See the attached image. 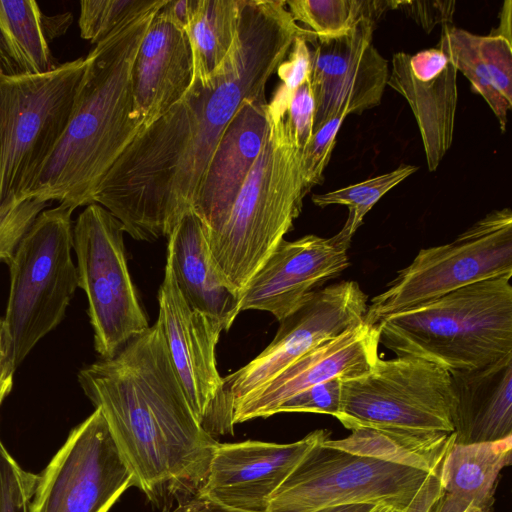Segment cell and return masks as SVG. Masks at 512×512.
Masks as SVG:
<instances>
[{
	"instance_id": "cell-29",
	"label": "cell",
	"mask_w": 512,
	"mask_h": 512,
	"mask_svg": "<svg viewBox=\"0 0 512 512\" xmlns=\"http://www.w3.org/2000/svg\"><path fill=\"white\" fill-rule=\"evenodd\" d=\"M480 36L451 25L442 28L438 49L470 81L472 89L480 94L495 114L502 132L506 130L509 104L495 88L482 58Z\"/></svg>"
},
{
	"instance_id": "cell-39",
	"label": "cell",
	"mask_w": 512,
	"mask_h": 512,
	"mask_svg": "<svg viewBox=\"0 0 512 512\" xmlns=\"http://www.w3.org/2000/svg\"><path fill=\"white\" fill-rule=\"evenodd\" d=\"M456 2L451 0L432 1H390L391 9H400L412 18L427 33L436 25H450L452 23Z\"/></svg>"
},
{
	"instance_id": "cell-38",
	"label": "cell",
	"mask_w": 512,
	"mask_h": 512,
	"mask_svg": "<svg viewBox=\"0 0 512 512\" xmlns=\"http://www.w3.org/2000/svg\"><path fill=\"white\" fill-rule=\"evenodd\" d=\"M314 115L315 102L309 77L293 92L286 111L287 119L302 150L313 136Z\"/></svg>"
},
{
	"instance_id": "cell-8",
	"label": "cell",
	"mask_w": 512,
	"mask_h": 512,
	"mask_svg": "<svg viewBox=\"0 0 512 512\" xmlns=\"http://www.w3.org/2000/svg\"><path fill=\"white\" fill-rule=\"evenodd\" d=\"M512 276V212L494 210L444 245L421 249L367 306L364 321L434 300L467 285Z\"/></svg>"
},
{
	"instance_id": "cell-32",
	"label": "cell",
	"mask_w": 512,
	"mask_h": 512,
	"mask_svg": "<svg viewBox=\"0 0 512 512\" xmlns=\"http://www.w3.org/2000/svg\"><path fill=\"white\" fill-rule=\"evenodd\" d=\"M37 475L25 471L0 439V512H30Z\"/></svg>"
},
{
	"instance_id": "cell-4",
	"label": "cell",
	"mask_w": 512,
	"mask_h": 512,
	"mask_svg": "<svg viewBox=\"0 0 512 512\" xmlns=\"http://www.w3.org/2000/svg\"><path fill=\"white\" fill-rule=\"evenodd\" d=\"M267 113L269 128L261 152L224 223L206 239L220 279L240 298L293 228L309 192L302 175V148L286 113L269 106Z\"/></svg>"
},
{
	"instance_id": "cell-17",
	"label": "cell",
	"mask_w": 512,
	"mask_h": 512,
	"mask_svg": "<svg viewBox=\"0 0 512 512\" xmlns=\"http://www.w3.org/2000/svg\"><path fill=\"white\" fill-rule=\"evenodd\" d=\"M350 245L337 234L282 239L245 287L240 311H266L280 322L350 265Z\"/></svg>"
},
{
	"instance_id": "cell-7",
	"label": "cell",
	"mask_w": 512,
	"mask_h": 512,
	"mask_svg": "<svg viewBox=\"0 0 512 512\" xmlns=\"http://www.w3.org/2000/svg\"><path fill=\"white\" fill-rule=\"evenodd\" d=\"M85 58L42 74L0 72V216L15 209L67 126Z\"/></svg>"
},
{
	"instance_id": "cell-18",
	"label": "cell",
	"mask_w": 512,
	"mask_h": 512,
	"mask_svg": "<svg viewBox=\"0 0 512 512\" xmlns=\"http://www.w3.org/2000/svg\"><path fill=\"white\" fill-rule=\"evenodd\" d=\"M378 345L377 326L365 321L323 341L258 392L236 404L230 411L231 427L277 414L283 403L316 384L367 373L379 358Z\"/></svg>"
},
{
	"instance_id": "cell-37",
	"label": "cell",
	"mask_w": 512,
	"mask_h": 512,
	"mask_svg": "<svg viewBox=\"0 0 512 512\" xmlns=\"http://www.w3.org/2000/svg\"><path fill=\"white\" fill-rule=\"evenodd\" d=\"M47 205L36 198H29L9 214L0 216V262H9L19 242Z\"/></svg>"
},
{
	"instance_id": "cell-27",
	"label": "cell",
	"mask_w": 512,
	"mask_h": 512,
	"mask_svg": "<svg viewBox=\"0 0 512 512\" xmlns=\"http://www.w3.org/2000/svg\"><path fill=\"white\" fill-rule=\"evenodd\" d=\"M243 0H197L186 28L192 56L193 79L207 81L233 46Z\"/></svg>"
},
{
	"instance_id": "cell-13",
	"label": "cell",
	"mask_w": 512,
	"mask_h": 512,
	"mask_svg": "<svg viewBox=\"0 0 512 512\" xmlns=\"http://www.w3.org/2000/svg\"><path fill=\"white\" fill-rule=\"evenodd\" d=\"M131 486L134 475L95 409L37 475L30 512H108Z\"/></svg>"
},
{
	"instance_id": "cell-28",
	"label": "cell",
	"mask_w": 512,
	"mask_h": 512,
	"mask_svg": "<svg viewBox=\"0 0 512 512\" xmlns=\"http://www.w3.org/2000/svg\"><path fill=\"white\" fill-rule=\"evenodd\" d=\"M288 11L318 38L338 37L351 32L363 19L377 21L390 9L381 0H289Z\"/></svg>"
},
{
	"instance_id": "cell-41",
	"label": "cell",
	"mask_w": 512,
	"mask_h": 512,
	"mask_svg": "<svg viewBox=\"0 0 512 512\" xmlns=\"http://www.w3.org/2000/svg\"><path fill=\"white\" fill-rule=\"evenodd\" d=\"M441 487L437 474H431L405 512H437Z\"/></svg>"
},
{
	"instance_id": "cell-25",
	"label": "cell",
	"mask_w": 512,
	"mask_h": 512,
	"mask_svg": "<svg viewBox=\"0 0 512 512\" xmlns=\"http://www.w3.org/2000/svg\"><path fill=\"white\" fill-rule=\"evenodd\" d=\"M71 13L45 15L34 0H0V72L7 76L54 69L50 42L69 28Z\"/></svg>"
},
{
	"instance_id": "cell-26",
	"label": "cell",
	"mask_w": 512,
	"mask_h": 512,
	"mask_svg": "<svg viewBox=\"0 0 512 512\" xmlns=\"http://www.w3.org/2000/svg\"><path fill=\"white\" fill-rule=\"evenodd\" d=\"M323 444L349 453L437 474L454 434L383 427H359Z\"/></svg>"
},
{
	"instance_id": "cell-45",
	"label": "cell",
	"mask_w": 512,
	"mask_h": 512,
	"mask_svg": "<svg viewBox=\"0 0 512 512\" xmlns=\"http://www.w3.org/2000/svg\"><path fill=\"white\" fill-rule=\"evenodd\" d=\"M373 506L364 503L345 504L322 508L314 512H368Z\"/></svg>"
},
{
	"instance_id": "cell-15",
	"label": "cell",
	"mask_w": 512,
	"mask_h": 512,
	"mask_svg": "<svg viewBox=\"0 0 512 512\" xmlns=\"http://www.w3.org/2000/svg\"><path fill=\"white\" fill-rule=\"evenodd\" d=\"M158 304L157 321L173 367L194 416L210 433L223 386L215 351L224 328L220 322L186 302L167 258Z\"/></svg>"
},
{
	"instance_id": "cell-11",
	"label": "cell",
	"mask_w": 512,
	"mask_h": 512,
	"mask_svg": "<svg viewBox=\"0 0 512 512\" xmlns=\"http://www.w3.org/2000/svg\"><path fill=\"white\" fill-rule=\"evenodd\" d=\"M324 440L308 452L274 492L267 512H314L355 503L405 511L431 475L329 447L323 444Z\"/></svg>"
},
{
	"instance_id": "cell-16",
	"label": "cell",
	"mask_w": 512,
	"mask_h": 512,
	"mask_svg": "<svg viewBox=\"0 0 512 512\" xmlns=\"http://www.w3.org/2000/svg\"><path fill=\"white\" fill-rule=\"evenodd\" d=\"M328 437L329 432L315 430L288 444L256 440L218 443L196 495L244 512H267L282 482Z\"/></svg>"
},
{
	"instance_id": "cell-42",
	"label": "cell",
	"mask_w": 512,
	"mask_h": 512,
	"mask_svg": "<svg viewBox=\"0 0 512 512\" xmlns=\"http://www.w3.org/2000/svg\"><path fill=\"white\" fill-rule=\"evenodd\" d=\"M162 512H244L216 503L208 498L194 495L183 500L176 507L164 508Z\"/></svg>"
},
{
	"instance_id": "cell-5",
	"label": "cell",
	"mask_w": 512,
	"mask_h": 512,
	"mask_svg": "<svg viewBox=\"0 0 512 512\" xmlns=\"http://www.w3.org/2000/svg\"><path fill=\"white\" fill-rule=\"evenodd\" d=\"M511 278L473 283L375 325L379 343L447 371H473L512 356Z\"/></svg>"
},
{
	"instance_id": "cell-6",
	"label": "cell",
	"mask_w": 512,
	"mask_h": 512,
	"mask_svg": "<svg viewBox=\"0 0 512 512\" xmlns=\"http://www.w3.org/2000/svg\"><path fill=\"white\" fill-rule=\"evenodd\" d=\"M75 209L65 202L44 209L8 262L10 289L2 320L16 368L61 323L78 287L72 260Z\"/></svg>"
},
{
	"instance_id": "cell-34",
	"label": "cell",
	"mask_w": 512,
	"mask_h": 512,
	"mask_svg": "<svg viewBox=\"0 0 512 512\" xmlns=\"http://www.w3.org/2000/svg\"><path fill=\"white\" fill-rule=\"evenodd\" d=\"M345 118L340 115L327 121L314 131L309 144L302 150V175L308 191L322 184L324 169L330 160L337 133Z\"/></svg>"
},
{
	"instance_id": "cell-2",
	"label": "cell",
	"mask_w": 512,
	"mask_h": 512,
	"mask_svg": "<svg viewBox=\"0 0 512 512\" xmlns=\"http://www.w3.org/2000/svg\"><path fill=\"white\" fill-rule=\"evenodd\" d=\"M78 382L150 501L197 494L219 442L194 416L158 321Z\"/></svg>"
},
{
	"instance_id": "cell-20",
	"label": "cell",
	"mask_w": 512,
	"mask_h": 512,
	"mask_svg": "<svg viewBox=\"0 0 512 512\" xmlns=\"http://www.w3.org/2000/svg\"><path fill=\"white\" fill-rule=\"evenodd\" d=\"M457 70L438 48L411 56L394 54L387 84L412 109L429 171H435L452 145L458 101Z\"/></svg>"
},
{
	"instance_id": "cell-3",
	"label": "cell",
	"mask_w": 512,
	"mask_h": 512,
	"mask_svg": "<svg viewBox=\"0 0 512 512\" xmlns=\"http://www.w3.org/2000/svg\"><path fill=\"white\" fill-rule=\"evenodd\" d=\"M163 6L123 24L85 57L67 126L24 199L76 208L94 203L106 174L144 129L135 112L131 71L146 30Z\"/></svg>"
},
{
	"instance_id": "cell-33",
	"label": "cell",
	"mask_w": 512,
	"mask_h": 512,
	"mask_svg": "<svg viewBox=\"0 0 512 512\" xmlns=\"http://www.w3.org/2000/svg\"><path fill=\"white\" fill-rule=\"evenodd\" d=\"M314 34L298 36L284 59L277 67L276 73L281 84L268 104L277 110L286 112L293 92L309 77L311 71V51L308 42L314 43Z\"/></svg>"
},
{
	"instance_id": "cell-21",
	"label": "cell",
	"mask_w": 512,
	"mask_h": 512,
	"mask_svg": "<svg viewBox=\"0 0 512 512\" xmlns=\"http://www.w3.org/2000/svg\"><path fill=\"white\" fill-rule=\"evenodd\" d=\"M192 79L193 56L186 31L160 8L139 45L131 71L135 112L144 129L185 95Z\"/></svg>"
},
{
	"instance_id": "cell-36",
	"label": "cell",
	"mask_w": 512,
	"mask_h": 512,
	"mask_svg": "<svg viewBox=\"0 0 512 512\" xmlns=\"http://www.w3.org/2000/svg\"><path fill=\"white\" fill-rule=\"evenodd\" d=\"M479 45L491 80L512 105V43L501 36H480Z\"/></svg>"
},
{
	"instance_id": "cell-44",
	"label": "cell",
	"mask_w": 512,
	"mask_h": 512,
	"mask_svg": "<svg viewBox=\"0 0 512 512\" xmlns=\"http://www.w3.org/2000/svg\"><path fill=\"white\" fill-rule=\"evenodd\" d=\"M511 10V1L508 0L503 5L499 26L490 35L501 36L511 42Z\"/></svg>"
},
{
	"instance_id": "cell-9",
	"label": "cell",
	"mask_w": 512,
	"mask_h": 512,
	"mask_svg": "<svg viewBox=\"0 0 512 512\" xmlns=\"http://www.w3.org/2000/svg\"><path fill=\"white\" fill-rule=\"evenodd\" d=\"M455 394L451 374L415 356L380 357L365 374L343 380L342 425L454 434Z\"/></svg>"
},
{
	"instance_id": "cell-1",
	"label": "cell",
	"mask_w": 512,
	"mask_h": 512,
	"mask_svg": "<svg viewBox=\"0 0 512 512\" xmlns=\"http://www.w3.org/2000/svg\"><path fill=\"white\" fill-rule=\"evenodd\" d=\"M313 34L283 0H243L229 53L207 81L192 79L185 95L143 129L94 197L133 239L171 234L190 210L214 150L248 98L265 94L298 36Z\"/></svg>"
},
{
	"instance_id": "cell-22",
	"label": "cell",
	"mask_w": 512,
	"mask_h": 512,
	"mask_svg": "<svg viewBox=\"0 0 512 512\" xmlns=\"http://www.w3.org/2000/svg\"><path fill=\"white\" fill-rule=\"evenodd\" d=\"M454 442H492L512 436V356L473 371L451 372Z\"/></svg>"
},
{
	"instance_id": "cell-40",
	"label": "cell",
	"mask_w": 512,
	"mask_h": 512,
	"mask_svg": "<svg viewBox=\"0 0 512 512\" xmlns=\"http://www.w3.org/2000/svg\"><path fill=\"white\" fill-rule=\"evenodd\" d=\"M15 370L10 338L3 320L0 319V405L12 389Z\"/></svg>"
},
{
	"instance_id": "cell-47",
	"label": "cell",
	"mask_w": 512,
	"mask_h": 512,
	"mask_svg": "<svg viewBox=\"0 0 512 512\" xmlns=\"http://www.w3.org/2000/svg\"><path fill=\"white\" fill-rule=\"evenodd\" d=\"M464 512H490V511L482 510L480 508L471 506V507H468Z\"/></svg>"
},
{
	"instance_id": "cell-46",
	"label": "cell",
	"mask_w": 512,
	"mask_h": 512,
	"mask_svg": "<svg viewBox=\"0 0 512 512\" xmlns=\"http://www.w3.org/2000/svg\"><path fill=\"white\" fill-rule=\"evenodd\" d=\"M368 512H405L392 506L375 505Z\"/></svg>"
},
{
	"instance_id": "cell-19",
	"label": "cell",
	"mask_w": 512,
	"mask_h": 512,
	"mask_svg": "<svg viewBox=\"0 0 512 512\" xmlns=\"http://www.w3.org/2000/svg\"><path fill=\"white\" fill-rule=\"evenodd\" d=\"M267 106L265 94L246 99L214 150L192 206L206 239L224 223L261 152L269 128Z\"/></svg>"
},
{
	"instance_id": "cell-23",
	"label": "cell",
	"mask_w": 512,
	"mask_h": 512,
	"mask_svg": "<svg viewBox=\"0 0 512 512\" xmlns=\"http://www.w3.org/2000/svg\"><path fill=\"white\" fill-rule=\"evenodd\" d=\"M167 239L166 258L186 302L220 322L224 331H228L241 312V298L220 279L202 223L193 210L181 218Z\"/></svg>"
},
{
	"instance_id": "cell-10",
	"label": "cell",
	"mask_w": 512,
	"mask_h": 512,
	"mask_svg": "<svg viewBox=\"0 0 512 512\" xmlns=\"http://www.w3.org/2000/svg\"><path fill=\"white\" fill-rule=\"evenodd\" d=\"M124 233L122 223L97 203L87 205L73 225L78 287L87 296L94 347L102 359L149 328L128 270Z\"/></svg>"
},
{
	"instance_id": "cell-12",
	"label": "cell",
	"mask_w": 512,
	"mask_h": 512,
	"mask_svg": "<svg viewBox=\"0 0 512 512\" xmlns=\"http://www.w3.org/2000/svg\"><path fill=\"white\" fill-rule=\"evenodd\" d=\"M367 295L355 281H341L317 290L280 321L272 342L253 360L223 377L211 433H232L229 416L239 402L252 396L292 363L323 341L364 321Z\"/></svg>"
},
{
	"instance_id": "cell-30",
	"label": "cell",
	"mask_w": 512,
	"mask_h": 512,
	"mask_svg": "<svg viewBox=\"0 0 512 512\" xmlns=\"http://www.w3.org/2000/svg\"><path fill=\"white\" fill-rule=\"evenodd\" d=\"M418 170L417 166L403 164L393 171L369 178L365 181L323 194L312 195V202L324 208L328 205H346L348 218L337 236L351 243L356 230L362 225L364 216L392 188Z\"/></svg>"
},
{
	"instance_id": "cell-35",
	"label": "cell",
	"mask_w": 512,
	"mask_h": 512,
	"mask_svg": "<svg viewBox=\"0 0 512 512\" xmlns=\"http://www.w3.org/2000/svg\"><path fill=\"white\" fill-rule=\"evenodd\" d=\"M342 378H334L303 390L283 403L278 413H318L337 417L342 402Z\"/></svg>"
},
{
	"instance_id": "cell-14",
	"label": "cell",
	"mask_w": 512,
	"mask_h": 512,
	"mask_svg": "<svg viewBox=\"0 0 512 512\" xmlns=\"http://www.w3.org/2000/svg\"><path fill=\"white\" fill-rule=\"evenodd\" d=\"M375 23L363 19L348 34L317 37L313 43V132L335 116L361 114L380 104L389 74L387 60L372 42Z\"/></svg>"
},
{
	"instance_id": "cell-24",
	"label": "cell",
	"mask_w": 512,
	"mask_h": 512,
	"mask_svg": "<svg viewBox=\"0 0 512 512\" xmlns=\"http://www.w3.org/2000/svg\"><path fill=\"white\" fill-rule=\"evenodd\" d=\"M512 461V436L492 442L448 447L438 470L441 497L437 512L490 511L501 471Z\"/></svg>"
},
{
	"instance_id": "cell-43",
	"label": "cell",
	"mask_w": 512,
	"mask_h": 512,
	"mask_svg": "<svg viewBox=\"0 0 512 512\" xmlns=\"http://www.w3.org/2000/svg\"><path fill=\"white\" fill-rule=\"evenodd\" d=\"M197 0H167L162 10L178 27L186 30L194 13Z\"/></svg>"
},
{
	"instance_id": "cell-31",
	"label": "cell",
	"mask_w": 512,
	"mask_h": 512,
	"mask_svg": "<svg viewBox=\"0 0 512 512\" xmlns=\"http://www.w3.org/2000/svg\"><path fill=\"white\" fill-rule=\"evenodd\" d=\"M167 0H82L80 35L97 45L123 24L165 5Z\"/></svg>"
}]
</instances>
